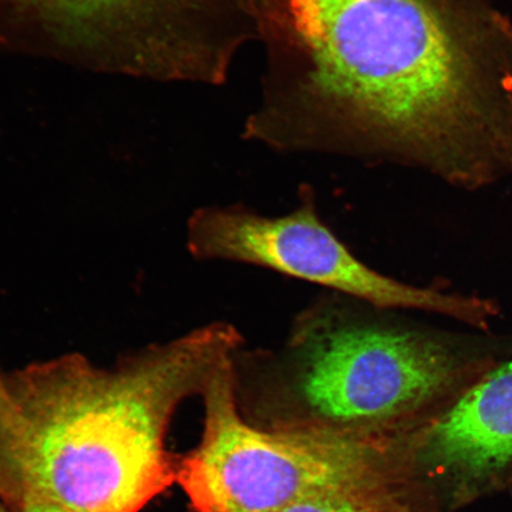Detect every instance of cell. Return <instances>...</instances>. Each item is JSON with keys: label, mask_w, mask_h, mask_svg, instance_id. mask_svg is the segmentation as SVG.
I'll return each instance as SVG.
<instances>
[{"label": "cell", "mask_w": 512, "mask_h": 512, "mask_svg": "<svg viewBox=\"0 0 512 512\" xmlns=\"http://www.w3.org/2000/svg\"><path fill=\"white\" fill-rule=\"evenodd\" d=\"M248 139L415 166L460 189L512 176V22L492 0H256Z\"/></svg>", "instance_id": "obj_1"}, {"label": "cell", "mask_w": 512, "mask_h": 512, "mask_svg": "<svg viewBox=\"0 0 512 512\" xmlns=\"http://www.w3.org/2000/svg\"><path fill=\"white\" fill-rule=\"evenodd\" d=\"M245 343L234 325L215 322L112 367L72 352L12 371V402L0 414V502L142 511L176 483L166 437L177 409Z\"/></svg>", "instance_id": "obj_2"}, {"label": "cell", "mask_w": 512, "mask_h": 512, "mask_svg": "<svg viewBox=\"0 0 512 512\" xmlns=\"http://www.w3.org/2000/svg\"><path fill=\"white\" fill-rule=\"evenodd\" d=\"M400 312L331 292L294 318L277 347L243 345L232 360L240 412L266 430L393 437L495 363Z\"/></svg>", "instance_id": "obj_3"}, {"label": "cell", "mask_w": 512, "mask_h": 512, "mask_svg": "<svg viewBox=\"0 0 512 512\" xmlns=\"http://www.w3.org/2000/svg\"><path fill=\"white\" fill-rule=\"evenodd\" d=\"M232 360L201 394L200 444L177 460L176 483L192 510L277 512L329 492L394 484V465L406 463L395 437L273 431L249 422L235 399Z\"/></svg>", "instance_id": "obj_4"}, {"label": "cell", "mask_w": 512, "mask_h": 512, "mask_svg": "<svg viewBox=\"0 0 512 512\" xmlns=\"http://www.w3.org/2000/svg\"><path fill=\"white\" fill-rule=\"evenodd\" d=\"M187 247L197 260L262 267L361 302L438 313L480 330L498 315L492 300L409 285L364 264L320 219L311 189L283 216L241 206L200 209L189 221Z\"/></svg>", "instance_id": "obj_5"}, {"label": "cell", "mask_w": 512, "mask_h": 512, "mask_svg": "<svg viewBox=\"0 0 512 512\" xmlns=\"http://www.w3.org/2000/svg\"><path fill=\"white\" fill-rule=\"evenodd\" d=\"M409 464L466 499L512 471V360L494 363L401 435Z\"/></svg>", "instance_id": "obj_6"}, {"label": "cell", "mask_w": 512, "mask_h": 512, "mask_svg": "<svg viewBox=\"0 0 512 512\" xmlns=\"http://www.w3.org/2000/svg\"><path fill=\"white\" fill-rule=\"evenodd\" d=\"M277 512H419L405 501L395 484L329 492L303 499Z\"/></svg>", "instance_id": "obj_7"}, {"label": "cell", "mask_w": 512, "mask_h": 512, "mask_svg": "<svg viewBox=\"0 0 512 512\" xmlns=\"http://www.w3.org/2000/svg\"><path fill=\"white\" fill-rule=\"evenodd\" d=\"M40 2L47 4L51 9L59 10L62 14L98 17L120 14L126 10L136 9L139 5L143 6L159 0H40ZM163 2L181 4L185 14L198 28L219 14L226 0H162Z\"/></svg>", "instance_id": "obj_8"}, {"label": "cell", "mask_w": 512, "mask_h": 512, "mask_svg": "<svg viewBox=\"0 0 512 512\" xmlns=\"http://www.w3.org/2000/svg\"><path fill=\"white\" fill-rule=\"evenodd\" d=\"M9 510L10 512H78L57 507V505L37 501L17 502L12 504Z\"/></svg>", "instance_id": "obj_9"}, {"label": "cell", "mask_w": 512, "mask_h": 512, "mask_svg": "<svg viewBox=\"0 0 512 512\" xmlns=\"http://www.w3.org/2000/svg\"><path fill=\"white\" fill-rule=\"evenodd\" d=\"M0 512H9V510L5 508V505L2 502H0Z\"/></svg>", "instance_id": "obj_10"}, {"label": "cell", "mask_w": 512, "mask_h": 512, "mask_svg": "<svg viewBox=\"0 0 512 512\" xmlns=\"http://www.w3.org/2000/svg\"><path fill=\"white\" fill-rule=\"evenodd\" d=\"M5 374L0 371V386H2V383L4 382Z\"/></svg>", "instance_id": "obj_11"}]
</instances>
